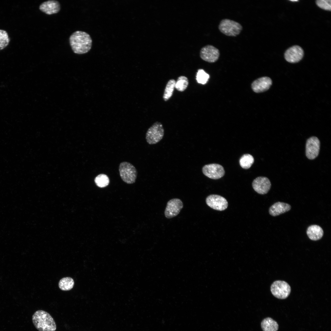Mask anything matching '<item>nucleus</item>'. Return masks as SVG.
Here are the masks:
<instances>
[{
  "mask_svg": "<svg viewBox=\"0 0 331 331\" xmlns=\"http://www.w3.org/2000/svg\"><path fill=\"white\" fill-rule=\"evenodd\" d=\"M69 41L73 51L77 54L87 53L91 48L92 39L85 32L77 31L73 32L69 37Z\"/></svg>",
  "mask_w": 331,
  "mask_h": 331,
  "instance_id": "1",
  "label": "nucleus"
},
{
  "mask_svg": "<svg viewBox=\"0 0 331 331\" xmlns=\"http://www.w3.org/2000/svg\"><path fill=\"white\" fill-rule=\"evenodd\" d=\"M32 320L34 326L39 331H55L56 329L54 319L44 310L36 311L32 316Z\"/></svg>",
  "mask_w": 331,
  "mask_h": 331,
  "instance_id": "2",
  "label": "nucleus"
},
{
  "mask_svg": "<svg viewBox=\"0 0 331 331\" xmlns=\"http://www.w3.org/2000/svg\"><path fill=\"white\" fill-rule=\"evenodd\" d=\"M218 29L221 33L226 36H236L240 33L243 29V27L238 22L225 18L220 21Z\"/></svg>",
  "mask_w": 331,
  "mask_h": 331,
  "instance_id": "3",
  "label": "nucleus"
},
{
  "mask_svg": "<svg viewBox=\"0 0 331 331\" xmlns=\"http://www.w3.org/2000/svg\"><path fill=\"white\" fill-rule=\"evenodd\" d=\"M119 171L120 177L124 182L128 184L135 182L137 171L132 164L127 162H122L120 164Z\"/></svg>",
  "mask_w": 331,
  "mask_h": 331,
  "instance_id": "4",
  "label": "nucleus"
},
{
  "mask_svg": "<svg viewBox=\"0 0 331 331\" xmlns=\"http://www.w3.org/2000/svg\"><path fill=\"white\" fill-rule=\"evenodd\" d=\"M164 130L162 124L158 121L154 123L147 130L146 139L150 145L156 144L163 138Z\"/></svg>",
  "mask_w": 331,
  "mask_h": 331,
  "instance_id": "5",
  "label": "nucleus"
},
{
  "mask_svg": "<svg viewBox=\"0 0 331 331\" xmlns=\"http://www.w3.org/2000/svg\"><path fill=\"white\" fill-rule=\"evenodd\" d=\"M272 294L276 298L280 299L287 298L289 295L291 288L286 282L281 280L274 282L271 286Z\"/></svg>",
  "mask_w": 331,
  "mask_h": 331,
  "instance_id": "6",
  "label": "nucleus"
},
{
  "mask_svg": "<svg viewBox=\"0 0 331 331\" xmlns=\"http://www.w3.org/2000/svg\"><path fill=\"white\" fill-rule=\"evenodd\" d=\"M219 49L211 45H207L203 47L200 51V58L203 60L209 63L216 62L219 57Z\"/></svg>",
  "mask_w": 331,
  "mask_h": 331,
  "instance_id": "7",
  "label": "nucleus"
},
{
  "mask_svg": "<svg viewBox=\"0 0 331 331\" xmlns=\"http://www.w3.org/2000/svg\"><path fill=\"white\" fill-rule=\"evenodd\" d=\"M202 172L207 177L213 179H218L222 177L225 173L223 167L216 163L207 164L202 168Z\"/></svg>",
  "mask_w": 331,
  "mask_h": 331,
  "instance_id": "8",
  "label": "nucleus"
},
{
  "mask_svg": "<svg viewBox=\"0 0 331 331\" xmlns=\"http://www.w3.org/2000/svg\"><path fill=\"white\" fill-rule=\"evenodd\" d=\"M320 143L318 138L312 136L307 139L306 145V155L309 159L313 160L318 155Z\"/></svg>",
  "mask_w": 331,
  "mask_h": 331,
  "instance_id": "9",
  "label": "nucleus"
},
{
  "mask_svg": "<svg viewBox=\"0 0 331 331\" xmlns=\"http://www.w3.org/2000/svg\"><path fill=\"white\" fill-rule=\"evenodd\" d=\"M207 205L216 210L222 211L226 209L228 206L226 200L224 197L217 195H211L206 198Z\"/></svg>",
  "mask_w": 331,
  "mask_h": 331,
  "instance_id": "10",
  "label": "nucleus"
},
{
  "mask_svg": "<svg viewBox=\"0 0 331 331\" xmlns=\"http://www.w3.org/2000/svg\"><path fill=\"white\" fill-rule=\"evenodd\" d=\"M183 206V203L180 199L174 198L170 200L167 202L165 211L166 217L170 219L177 216Z\"/></svg>",
  "mask_w": 331,
  "mask_h": 331,
  "instance_id": "11",
  "label": "nucleus"
},
{
  "mask_svg": "<svg viewBox=\"0 0 331 331\" xmlns=\"http://www.w3.org/2000/svg\"><path fill=\"white\" fill-rule=\"evenodd\" d=\"M253 188L257 193L262 195L267 193L270 190L271 184L267 177H259L253 180L252 183Z\"/></svg>",
  "mask_w": 331,
  "mask_h": 331,
  "instance_id": "12",
  "label": "nucleus"
},
{
  "mask_svg": "<svg viewBox=\"0 0 331 331\" xmlns=\"http://www.w3.org/2000/svg\"><path fill=\"white\" fill-rule=\"evenodd\" d=\"M304 55L302 49L299 46L294 45L288 48L284 53V58L288 62L296 63L302 59Z\"/></svg>",
  "mask_w": 331,
  "mask_h": 331,
  "instance_id": "13",
  "label": "nucleus"
},
{
  "mask_svg": "<svg viewBox=\"0 0 331 331\" xmlns=\"http://www.w3.org/2000/svg\"><path fill=\"white\" fill-rule=\"evenodd\" d=\"M39 9L42 12L47 15L58 13L61 10L59 2L55 0H49L41 3Z\"/></svg>",
  "mask_w": 331,
  "mask_h": 331,
  "instance_id": "14",
  "label": "nucleus"
},
{
  "mask_svg": "<svg viewBox=\"0 0 331 331\" xmlns=\"http://www.w3.org/2000/svg\"><path fill=\"white\" fill-rule=\"evenodd\" d=\"M272 84V81L269 77H262L254 81L251 85L253 90L257 93L268 90Z\"/></svg>",
  "mask_w": 331,
  "mask_h": 331,
  "instance_id": "15",
  "label": "nucleus"
},
{
  "mask_svg": "<svg viewBox=\"0 0 331 331\" xmlns=\"http://www.w3.org/2000/svg\"><path fill=\"white\" fill-rule=\"evenodd\" d=\"M291 208V205L287 203L278 202L269 208V212L272 216H276L288 211Z\"/></svg>",
  "mask_w": 331,
  "mask_h": 331,
  "instance_id": "16",
  "label": "nucleus"
},
{
  "mask_svg": "<svg viewBox=\"0 0 331 331\" xmlns=\"http://www.w3.org/2000/svg\"><path fill=\"white\" fill-rule=\"evenodd\" d=\"M322 229L319 226L316 225L309 226L306 230V234L309 238L313 241H317L321 239L323 235Z\"/></svg>",
  "mask_w": 331,
  "mask_h": 331,
  "instance_id": "17",
  "label": "nucleus"
},
{
  "mask_svg": "<svg viewBox=\"0 0 331 331\" xmlns=\"http://www.w3.org/2000/svg\"><path fill=\"white\" fill-rule=\"evenodd\" d=\"M261 327L263 331H277L279 329L277 322L269 317L266 318L262 320Z\"/></svg>",
  "mask_w": 331,
  "mask_h": 331,
  "instance_id": "18",
  "label": "nucleus"
},
{
  "mask_svg": "<svg viewBox=\"0 0 331 331\" xmlns=\"http://www.w3.org/2000/svg\"><path fill=\"white\" fill-rule=\"evenodd\" d=\"M175 83L176 81L173 79H170L167 82L163 96V99L165 101H167L172 96L175 88Z\"/></svg>",
  "mask_w": 331,
  "mask_h": 331,
  "instance_id": "19",
  "label": "nucleus"
},
{
  "mask_svg": "<svg viewBox=\"0 0 331 331\" xmlns=\"http://www.w3.org/2000/svg\"><path fill=\"white\" fill-rule=\"evenodd\" d=\"M73 279L70 277H66L61 279L59 283V288L63 291H67L72 289L74 285Z\"/></svg>",
  "mask_w": 331,
  "mask_h": 331,
  "instance_id": "20",
  "label": "nucleus"
},
{
  "mask_svg": "<svg viewBox=\"0 0 331 331\" xmlns=\"http://www.w3.org/2000/svg\"><path fill=\"white\" fill-rule=\"evenodd\" d=\"M254 162V158L253 157L249 154H244L239 160V163L241 166L245 169L250 168Z\"/></svg>",
  "mask_w": 331,
  "mask_h": 331,
  "instance_id": "21",
  "label": "nucleus"
},
{
  "mask_svg": "<svg viewBox=\"0 0 331 331\" xmlns=\"http://www.w3.org/2000/svg\"><path fill=\"white\" fill-rule=\"evenodd\" d=\"M188 83V80L187 77L184 76H181L176 81L175 88L179 91L183 92L186 89Z\"/></svg>",
  "mask_w": 331,
  "mask_h": 331,
  "instance_id": "22",
  "label": "nucleus"
},
{
  "mask_svg": "<svg viewBox=\"0 0 331 331\" xmlns=\"http://www.w3.org/2000/svg\"><path fill=\"white\" fill-rule=\"evenodd\" d=\"M94 181L96 185L100 188H104L108 185L109 179L108 177L104 174H100L95 178Z\"/></svg>",
  "mask_w": 331,
  "mask_h": 331,
  "instance_id": "23",
  "label": "nucleus"
},
{
  "mask_svg": "<svg viewBox=\"0 0 331 331\" xmlns=\"http://www.w3.org/2000/svg\"><path fill=\"white\" fill-rule=\"evenodd\" d=\"M196 80L197 82L202 84L207 83L209 78V75L202 69L198 70L196 74Z\"/></svg>",
  "mask_w": 331,
  "mask_h": 331,
  "instance_id": "24",
  "label": "nucleus"
},
{
  "mask_svg": "<svg viewBox=\"0 0 331 331\" xmlns=\"http://www.w3.org/2000/svg\"><path fill=\"white\" fill-rule=\"evenodd\" d=\"M10 38L7 32L0 29V50L5 48L9 44Z\"/></svg>",
  "mask_w": 331,
  "mask_h": 331,
  "instance_id": "25",
  "label": "nucleus"
},
{
  "mask_svg": "<svg viewBox=\"0 0 331 331\" xmlns=\"http://www.w3.org/2000/svg\"><path fill=\"white\" fill-rule=\"evenodd\" d=\"M316 4L320 8L325 10L330 11L331 1L330 0H317Z\"/></svg>",
  "mask_w": 331,
  "mask_h": 331,
  "instance_id": "26",
  "label": "nucleus"
},
{
  "mask_svg": "<svg viewBox=\"0 0 331 331\" xmlns=\"http://www.w3.org/2000/svg\"><path fill=\"white\" fill-rule=\"evenodd\" d=\"M291 1H293V2L298 1V0H291Z\"/></svg>",
  "mask_w": 331,
  "mask_h": 331,
  "instance_id": "27",
  "label": "nucleus"
}]
</instances>
